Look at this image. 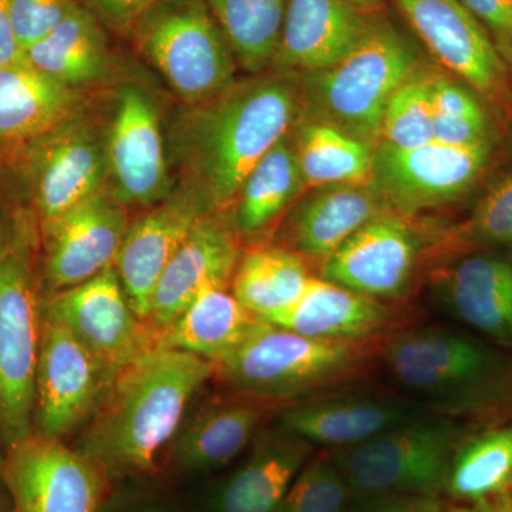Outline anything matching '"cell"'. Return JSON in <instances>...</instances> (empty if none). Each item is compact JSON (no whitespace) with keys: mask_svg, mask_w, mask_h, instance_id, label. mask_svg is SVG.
Returning <instances> with one entry per match:
<instances>
[{"mask_svg":"<svg viewBox=\"0 0 512 512\" xmlns=\"http://www.w3.org/2000/svg\"><path fill=\"white\" fill-rule=\"evenodd\" d=\"M372 20L343 0H286L274 63L302 74L328 69L359 43Z\"/></svg>","mask_w":512,"mask_h":512,"instance_id":"cell-23","label":"cell"},{"mask_svg":"<svg viewBox=\"0 0 512 512\" xmlns=\"http://www.w3.org/2000/svg\"><path fill=\"white\" fill-rule=\"evenodd\" d=\"M468 232L474 241L512 248V171L484 195Z\"/></svg>","mask_w":512,"mask_h":512,"instance_id":"cell-38","label":"cell"},{"mask_svg":"<svg viewBox=\"0 0 512 512\" xmlns=\"http://www.w3.org/2000/svg\"><path fill=\"white\" fill-rule=\"evenodd\" d=\"M23 60V52L10 22L9 0H0V67Z\"/></svg>","mask_w":512,"mask_h":512,"instance_id":"cell-43","label":"cell"},{"mask_svg":"<svg viewBox=\"0 0 512 512\" xmlns=\"http://www.w3.org/2000/svg\"><path fill=\"white\" fill-rule=\"evenodd\" d=\"M448 505L443 495L363 494L352 495L343 512H444Z\"/></svg>","mask_w":512,"mask_h":512,"instance_id":"cell-42","label":"cell"},{"mask_svg":"<svg viewBox=\"0 0 512 512\" xmlns=\"http://www.w3.org/2000/svg\"><path fill=\"white\" fill-rule=\"evenodd\" d=\"M42 309L116 375L160 345L156 330L131 308L114 266L83 284L43 296Z\"/></svg>","mask_w":512,"mask_h":512,"instance_id":"cell-12","label":"cell"},{"mask_svg":"<svg viewBox=\"0 0 512 512\" xmlns=\"http://www.w3.org/2000/svg\"><path fill=\"white\" fill-rule=\"evenodd\" d=\"M9 232V231H8ZM8 232H6V234H8ZM6 234H0V239H2L3 237H5Z\"/></svg>","mask_w":512,"mask_h":512,"instance_id":"cell-51","label":"cell"},{"mask_svg":"<svg viewBox=\"0 0 512 512\" xmlns=\"http://www.w3.org/2000/svg\"><path fill=\"white\" fill-rule=\"evenodd\" d=\"M343 2L349 3V5L355 6V8L365 13L373 12L380 6V0H343Z\"/></svg>","mask_w":512,"mask_h":512,"instance_id":"cell-47","label":"cell"},{"mask_svg":"<svg viewBox=\"0 0 512 512\" xmlns=\"http://www.w3.org/2000/svg\"><path fill=\"white\" fill-rule=\"evenodd\" d=\"M387 210L369 184L315 188L289 215L286 242L296 254L325 261L357 229Z\"/></svg>","mask_w":512,"mask_h":512,"instance_id":"cell-26","label":"cell"},{"mask_svg":"<svg viewBox=\"0 0 512 512\" xmlns=\"http://www.w3.org/2000/svg\"><path fill=\"white\" fill-rule=\"evenodd\" d=\"M493 505V512H512V505L507 498H503V500L494 501L491 503Z\"/></svg>","mask_w":512,"mask_h":512,"instance_id":"cell-48","label":"cell"},{"mask_svg":"<svg viewBox=\"0 0 512 512\" xmlns=\"http://www.w3.org/2000/svg\"><path fill=\"white\" fill-rule=\"evenodd\" d=\"M208 211L204 198L191 188L128 227L114 268L131 308L146 322L164 269Z\"/></svg>","mask_w":512,"mask_h":512,"instance_id":"cell-20","label":"cell"},{"mask_svg":"<svg viewBox=\"0 0 512 512\" xmlns=\"http://www.w3.org/2000/svg\"><path fill=\"white\" fill-rule=\"evenodd\" d=\"M238 264L239 249L231 229L202 218L164 269L151 299L148 325L160 336L201 293L227 289Z\"/></svg>","mask_w":512,"mask_h":512,"instance_id":"cell-22","label":"cell"},{"mask_svg":"<svg viewBox=\"0 0 512 512\" xmlns=\"http://www.w3.org/2000/svg\"><path fill=\"white\" fill-rule=\"evenodd\" d=\"M3 512H99L111 485L66 441L32 434L5 451Z\"/></svg>","mask_w":512,"mask_h":512,"instance_id":"cell-11","label":"cell"},{"mask_svg":"<svg viewBox=\"0 0 512 512\" xmlns=\"http://www.w3.org/2000/svg\"><path fill=\"white\" fill-rule=\"evenodd\" d=\"M10 228H12V225H10ZM9 232H10V229H9ZM9 232H8V234H6V235H5V237H3L2 239H0V247H2L3 242H5V241H6V238H8Z\"/></svg>","mask_w":512,"mask_h":512,"instance_id":"cell-49","label":"cell"},{"mask_svg":"<svg viewBox=\"0 0 512 512\" xmlns=\"http://www.w3.org/2000/svg\"><path fill=\"white\" fill-rule=\"evenodd\" d=\"M281 409L237 393L205 404L181 427L165 461L164 476L200 477L228 467L247 453L259 431Z\"/></svg>","mask_w":512,"mask_h":512,"instance_id":"cell-18","label":"cell"},{"mask_svg":"<svg viewBox=\"0 0 512 512\" xmlns=\"http://www.w3.org/2000/svg\"><path fill=\"white\" fill-rule=\"evenodd\" d=\"M431 55L476 93L500 96L508 67L461 0H394Z\"/></svg>","mask_w":512,"mask_h":512,"instance_id":"cell-15","label":"cell"},{"mask_svg":"<svg viewBox=\"0 0 512 512\" xmlns=\"http://www.w3.org/2000/svg\"><path fill=\"white\" fill-rule=\"evenodd\" d=\"M128 227L120 202L101 191L42 225L43 296L83 284L114 266Z\"/></svg>","mask_w":512,"mask_h":512,"instance_id":"cell-13","label":"cell"},{"mask_svg":"<svg viewBox=\"0 0 512 512\" xmlns=\"http://www.w3.org/2000/svg\"><path fill=\"white\" fill-rule=\"evenodd\" d=\"M110 19L127 23L150 9L157 0H93Z\"/></svg>","mask_w":512,"mask_h":512,"instance_id":"cell-44","label":"cell"},{"mask_svg":"<svg viewBox=\"0 0 512 512\" xmlns=\"http://www.w3.org/2000/svg\"><path fill=\"white\" fill-rule=\"evenodd\" d=\"M77 94L25 59L0 67V156H22L72 120Z\"/></svg>","mask_w":512,"mask_h":512,"instance_id":"cell-24","label":"cell"},{"mask_svg":"<svg viewBox=\"0 0 512 512\" xmlns=\"http://www.w3.org/2000/svg\"><path fill=\"white\" fill-rule=\"evenodd\" d=\"M148 483L114 485L99 512H190L174 498L150 490Z\"/></svg>","mask_w":512,"mask_h":512,"instance_id":"cell-41","label":"cell"},{"mask_svg":"<svg viewBox=\"0 0 512 512\" xmlns=\"http://www.w3.org/2000/svg\"><path fill=\"white\" fill-rule=\"evenodd\" d=\"M444 512H493V505H491V503L478 505L450 503V505L447 507V510Z\"/></svg>","mask_w":512,"mask_h":512,"instance_id":"cell-45","label":"cell"},{"mask_svg":"<svg viewBox=\"0 0 512 512\" xmlns=\"http://www.w3.org/2000/svg\"><path fill=\"white\" fill-rule=\"evenodd\" d=\"M301 124L295 141L305 187L369 184L375 147L329 124L309 119Z\"/></svg>","mask_w":512,"mask_h":512,"instance_id":"cell-33","label":"cell"},{"mask_svg":"<svg viewBox=\"0 0 512 512\" xmlns=\"http://www.w3.org/2000/svg\"><path fill=\"white\" fill-rule=\"evenodd\" d=\"M23 59L39 72L76 89L106 72V43L96 20L74 5L49 35L23 52Z\"/></svg>","mask_w":512,"mask_h":512,"instance_id":"cell-30","label":"cell"},{"mask_svg":"<svg viewBox=\"0 0 512 512\" xmlns=\"http://www.w3.org/2000/svg\"><path fill=\"white\" fill-rule=\"evenodd\" d=\"M258 322L227 289H210L158 336V343L218 365L242 345Z\"/></svg>","mask_w":512,"mask_h":512,"instance_id":"cell-28","label":"cell"},{"mask_svg":"<svg viewBox=\"0 0 512 512\" xmlns=\"http://www.w3.org/2000/svg\"><path fill=\"white\" fill-rule=\"evenodd\" d=\"M238 62L251 73L274 63L286 0H207Z\"/></svg>","mask_w":512,"mask_h":512,"instance_id":"cell-34","label":"cell"},{"mask_svg":"<svg viewBox=\"0 0 512 512\" xmlns=\"http://www.w3.org/2000/svg\"><path fill=\"white\" fill-rule=\"evenodd\" d=\"M301 109V92L281 74L234 83L185 116L178 150L210 211L237 200L245 178L291 133Z\"/></svg>","mask_w":512,"mask_h":512,"instance_id":"cell-2","label":"cell"},{"mask_svg":"<svg viewBox=\"0 0 512 512\" xmlns=\"http://www.w3.org/2000/svg\"><path fill=\"white\" fill-rule=\"evenodd\" d=\"M426 414L430 412L423 404L402 394L333 390L286 404L276 414L275 424L316 450H338L365 443Z\"/></svg>","mask_w":512,"mask_h":512,"instance_id":"cell-14","label":"cell"},{"mask_svg":"<svg viewBox=\"0 0 512 512\" xmlns=\"http://www.w3.org/2000/svg\"><path fill=\"white\" fill-rule=\"evenodd\" d=\"M352 495L332 453L318 448L293 478L279 512H343Z\"/></svg>","mask_w":512,"mask_h":512,"instance_id":"cell-37","label":"cell"},{"mask_svg":"<svg viewBox=\"0 0 512 512\" xmlns=\"http://www.w3.org/2000/svg\"><path fill=\"white\" fill-rule=\"evenodd\" d=\"M141 43L184 99L204 103L235 83L231 47L201 0L158 10L141 30Z\"/></svg>","mask_w":512,"mask_h":512,"instance_id":"cell-9","label":"cell"},{"mask_svg":"<svg viewBox=\"0 0 512 512\" xmlns=\"http://www.w3.org/2000/svg\"><path fill=\"white\" fill-rule=\"evenodd\" d=\"M394 320L379 299L313 276L298 302L264 322L306 338L365 343L375 342Z\"/></svg>","mask_w":512,"mask_h":512,"instance_id":"cell-25","label":"cell"},{"mask_svg":"<svg viewBox=\"0 0 512 512\" xmlns=\"http://www.w3.org/2000/svg\"><path fill=\"white\" fill-rule=\"evenodd\" d=\"M106 156L121 205L165 200L168 175L160 120L138 87L120 92Z\"/></svg>","mask_w":512,"mask_h":512,"instance_id":"cell-21","label":"cell"},{"mask_svg":"<svg viewBox=\"0 0 512 512\" xmlns=\"http://www.w3.org/2000/svg\"><path fill=\"white\" fill-rule=\"evenodd\" d=\"M417 252L409 224L383 212L323 261L320 278L379 301L399 298L412 279Z\"/></svg>","mask_w":512,"mask_h":512,"instance_id":"cell-19","label":"cell"},{"mask_svg":"<svg viewBox=\"0 0 512 512\" xmlns=\"http://www.w3.org/2000/svg\"><path fill=\"white\" fill-rule=\"evenodd\" d=\"M312 278L303 256L291 249L259 248L239 261L232 295L256 318L266 320L298 302Z\"/></svg>","mask_w":512,"mask_h":512,"instance_id":"cell-31","label":"cell"},{"mask_svg":"<svg viewBox=\"0 0 512 512\" xmlns=\"http://www.w3.org/2000/svg\"><path fill=\"white\" fill-rule=\"evenodd\" d=\"M466 439L451 417L426 414L357 446L329 450L353 495H443L454 453Z\"/></svg>","mask_w":512,"mask_h":512,"instance_id":"cell-7","label":"cell"},{"mask_svg":"<svg viewBox=\"0 0 512 512\" xmlns=\"http://www.w3.org/2000/svg\"><path fill=\"white\" fill-rule=\"evenodd\" d=\"M292 136L286 134L245 178L234 217V227L241 234L264 231L305 188Z\"/></svg>","mask_w":512,"mask_h":512,"instance_id":"cell-32","label":"cell"},{"mask_svg":"<svg viewBox=\"0 0 512 512\" xmlns=\"http://www.w3.org/2000/svg\"><path fill=\"white\" fill-rule=\"evenodd\" d=\"M434 141L471 146L493 140L490 117L476 93L441 74H431Z\"/></svg>","mask_w":512,"mask_h":512,"instance_id":"cell-35","label":"cell"},{"mask_svg":"<svg viewBox=\"0 0 512 512\" xmlns=\"http://www.w3.org/2000/svg\"><path fill=\"white\" fill-rule=\"evenodd\" d=\"M448 311L487 338L512 346V261L497 255L461 259L441 276Z\"/></svg>","mask_w":512,"mask_h":512,"instance_id":"cell-27","label":"cell"},{"mask_svg":"<svg viewBox=\"0 0 512 512\" xmlns=\"http://www.w3.org/2000/svg\"><path fill=\"white\" fill-rule=\"evenodd\" d=\"M76 5L74 0H9L10 22L22 52L49 35Z\"/></svg>","mask_w":512,"mask_h":512,"instance_id":"cell-39","label":"cell"},{"mask_svg":"<svg viewBox=\"0 0 512 512\" xmlns=\"http://www.w3.org/2000/svg\"><path fill=\"white\" fill-rule=\"evenodd\" d=\"M3 468H5V451L0 446V512L8 507V493H6L5 477H3Z\"/></svg>","mask_w":512,"mask_h":512,"instance_id":"cell-46","label":"cell"},{"mask_svg":"<svg viewBox=\"0 0 512 512\" xmlns=\"http://www.w3.org/2000/svg\"><path fill=\"white\" fill-rule=\"evenodd\" d=\"M35 229L13 222L0 247V446L33 434V407L43 292L36 265Z\"/></svg>","mask_w":512,"mask_h":512,"instance_id":"cell-6","label":"cell"},{"mask_svg":"<svg viewBox=\"0 0 512 512\" xmlns=\"http://www.w3.org/2000/svg\"><path fill=\"white\" fill-rule=\"evenodd\" d=\"M419 72L412 45L390 23L373 18L340 62L303 74L301 107L306 119L329 124L376 147L387 104Z\"/></svg>","mask_w":512,"mask_h":512,"instance_id":"cell-5","label":"cell"},{"mask_svg":"<svg viewBox=\"0 0 512 512\" xmlns=\"http://www.w3.org/2000/svg\"><path fill=\"white\" fill-rule=\"evenodd\" d=\"M380 141L397 148L419 147L434 141L431 74H414L394 93L384 110Z\"/></svg>","mask_w":512,"mask_h":512,"instance_id":"cell-36","label":"cell"},{"mask_svg":"<svg viewBox=\"0 0 512 512\" xmlns=\"http://www.w3.org/2000/svg\"><path fill=\"white\" fill-rule=\"evenodd\" d=\"M380 357L407 397L454 419L512 399V362L484 343L440 328L399 332Z\"/></svg>","mask_w":512,"mask_h":512,"instance_id":"cell-3","label":"cell"},{"mask_svg":"<svg viewBox=\"0 0 512 512\" xmlns=\"http://www.w3.org/2000/svg\"><path fill=\"white\" fill-rule=\"evenodd\" d=\"M117 377L66 326L43 312L33 434L67 441L80 433Z\"/></svg>","mask_w":512,"mask_h":512,"instance_id":"cell-8","label":"cell"},{"mask_svg":"<svg viewBox=\"0 0 512 512\" xmlns=\"http://www.w3.org/2000/svg\"><path fill=\"white\" fill-rule=\"evenodd\" d=\"M370 353L369 342L306 338L259 319L242 345L215 365V376L231 393L284 407L362 375Z\"/></svg>","mask_w":512,"mask_h":512,"instance_id":"cell-4","label":"cell"},{"mask_svg":"<svg viewBox=\"0 0 512 512\" xmlns=\"http://www.w3.org/2000/svg\"><path fill=\"white\" fill-rule=\"evenodd\" d=\"M212 376L214 363L158 345L120 373L73 447L111 487L156 481L192 399Z\"/></svg>","mask_w":512,"mask_h":512,"instance_id":"cell-1","label":"cell"},{"mask_svg":"<svg viewBox=\"0 0 512 512\" xmlns=\"http://www.w3.org/2000/svg\"><path fill=\"white\" fill-rule=\"evenodd\" d=\"M505 498H507V500L510 501V504L512 505V488L510 490V493H508L507 497Z\"/></svg>","mask_w":512,"mask_h":512,"instance_id":"cell-50","label":"cell"},{"mask_svg":"<svg viewBox=\"0 0 512 512\" xmlns=\"http://www.w3.org/2000/svg\"><path fill=\"white\" fill-rule=\"evenodd\" d=\"M315 450L278 424H268L241 463L205 488L197 512H279L293 478Z\"/></svg>","mask_w":512,"mask_h":512,"instance_id":"cell-17","label":"cell"},{"mask_svg":"<svg viewBox=\"0 0 512 512\" xmlns=\"http://www.w3.org/2000/svg\"><path fill=\"white\" fill-rule=\"evenodd\" d=\"M483 26L498 55L512 69V0H461Z\"/></svg>","mask_w":512,"mask_h":512,"instance_id":"cell-40","label":"cell"},{"mask_svg":"<svg viewBox=\"0 0 512 512\" xmlns=\"http://www.w3.org/2000/svg\"><path fill=\"white\" fill-rule=\"evenodd\" d=\"M493 150L494 140L471 146L431 141L412 148L380 141L373 153L369 185L389 210L400 214L440 207L463 197L477 184Z\"/></svg>","mask_w":512,"mask_h":512,"instance_id":"cell-10","label":"cell"},{"mask_svg":"<svg viewBox=\"0 0 512 512\" xmlns=\"http://www.w3.org/2000/svg\"><path fill=\"white\" fill-rule=\"evenodd\" d=\"M512 488V423L461 441L451 461L444 497L451 504L494 503Z\"/></svg>","mask_w":512,"mask_h":512,"instance_id":"cell-29","label":"cell"},{"mask_svg":"<svg viewBox=\"0 0 512 512\" xmlns=\"http://www.w3.org/2000/svg\"><path fill=\"white\" fill-rule=\"evenodd\" d=\"M22 156L40 227L101 191L109 168L92 130L73 119L40 138Z\"/></svg>","mask_w":512,"mask_h":512,"instance_id":"cell-16","label":"cell"}]
</instances>
